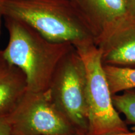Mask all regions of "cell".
<instances>
[{"instance_id":"10","label":"cell","mask_w":135,"mask_h":135,"mask_svg":"<svg viewBox=\"0 0 135 135\" xmlns=\"http://www.w3.org/2000/svg\"><path fill=\"white\" fill-rule=\"evenodd\" d=\"M113 102L118 112L124 116L126 124L135 126V89L113 95Z\"/></svg>"},{"instance_id":"2","label":"cell","mask_w":135,"mask_h":135,"mask_svg":"<svg viewBox=\"0 0 135 135\" xmlns=\"http://www.w3.org/2000/svg\"><path fill=\"white\" fill-rule=\"evenodd\" d=\"M0 9L3 17L25 22L51 41L75 47L94 41L73 0H0Z\"/></svg>"},{"instance_id":"7","label":"cell","mask_w":135,"mask_h":135,"mask_svg":"<svg viewBox=\"0 0 135 135\" xmlns=\"http://www.w3.org/2000/svg\"><path fill=\"white\" fill-rule=\"evenodd\" d=\"M97 46L103 65L135 68V18L123 23Z\"/></svg>"},{"instance_id":"5","label":"cell","mask_w":135,"mask_h":135,"mask_svg":"<svg viewBox=\"0 0 135 135\" xmlns=\"http://www.w3.org/2000/svg\"><path fill=\"white\" fill-rule=\"evenodd\" d=\"M11 135H79L72 123L45 91H27L9 114Z\"/></svg>"},{"instance_id":"4","label":"cell","mask_w":135,"mask_h":135,"mask_svg":"<svg viewBox=\"0 0 135 135\" xmlns=\"http://www.w3.org/2000/svg\"><path fill=\"white\" fill-rule=\"evenodd\" d=\"M51 97L79 135H88L89 112L85 66L75 48L64 57L54 74Z\"/></svg>"},{"instance_id":"13","label":"cell","mask_w":135,"mask_h":135,"mask_svg":"<svg viewBox=\"0 0 135 135\" xmlns=\"http://www.w3.org/2000/svg\"><path fill=\"white\" fill-rule=\"evenodd\" d=\"M129 1H130L131 8H132L133 16L135 18V0H129Z\"/></svg>"},{"instance_id":"14","label":"cell","mask_w":135,"mask_h":135,"mask_svg":"<svg viewBox=\"0 0 135 135\" xmlns=\"http://www.w3.org/2000/svg\"><path fill=\"white\" fill-rule=\"evenodd\" d=\"M3 17L2 13L1 11V9H0V33H1V18Z\"/></svg>"},{"instance_id":"1","label":"cell","mask_w":135,"mask_h":135,"mask_svg":"<svg viewBox=\"0 0 135 135\" xmlns=\"http://www.w3.org/2000/svg\"><path fill=\"white\" fill-rule=\"evenodd\" d=\"M3 18L9 34L3 56L25 74L28 91L48 90L60 62L75 47L70 43L50 41L20 20Z\"/></svg>"},{"instance_id":"11","label":"cell","mask_w":135,"mask_h":135,"mask_svg":"<svg viewBox=\"0 0 135 135\" xmlns=\"http://www.w3.org/2000/svg\"><path fill=\"white\" fill-rule=\"evenodd\" d=\"M0 135H11V128L8 116L0 115Z\"/></svg>"},{"instance_id":"12","label":"cell","mask_w":135,"mask_h":135,"mask_svg":"<svg viewBox=\"0 0 135 135\" xmlns=\"http://www.w3.org/2000/svg\"><path fill=\"white\" fill-rule=\"evenodd\" d=\"M110 135H135V130L131 131H128L127 132H122V133H115V134H113Z\"/></svg>"},{"instance_id":"8","label":"cell","mask_w":135,"mask_h":135,"mask_svg":"<svg viewBox=\"0 0 135 135\" xmlns=\"http://www.w3.org/2000/svg\"><path fill=\"white\" fill-rule=\"evenodd\" d=\"M28 91L23 72L10 63L0 50V115H9Z\"/></svg>"},{"instance_id":"6","label":"cell","mask_w":135,"mask_h":135,"mask_svg":"<svg viewBox=\"0 0 135 135\" xmlns=\"http://www.w3.org/2000/svg\"><path fill=\"white\" fill-rule=\"evenodd\" d=\"M98 46L123 23L134 18L129 0H73Z\"/></svg>"},{"instance_id":"9","label":"cell","mask_w":135,"mask_h":135,"mask_svg":"<svg viewBox=\"0 0 135 135\" xmlns=\"http://www.w3.org/2000/svg\"><path fill=\"white\" fill-rule=\"evenodd\" d=\"M104 70L113 96L135 89V68L104 65Z\"/></svg>"},{"instance_id":"3","label":"cell","mask_w":135,"mask_h":135,"mask_svg":"<svg viewBox=\"0 0 135 135\" xmlns=\"http://www.w3.org/2000/svg\"><path fill=\"white\" fill-rule=\"evenodd\" d=\"M75 48L83 61L86 75L88 135H110L129 131L114 106L101 50L93 40L84 42Z\"/></svg>"}]
</instances>
